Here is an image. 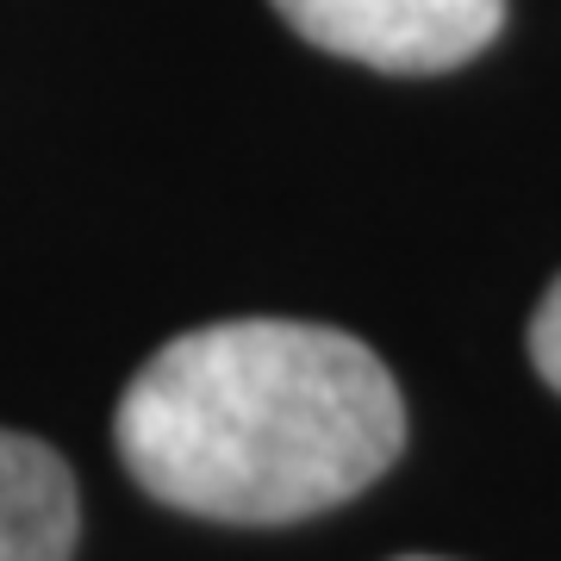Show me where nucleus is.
Segmentation results:
<instances>
[{"label": "nucleus", "instance_id": "nucleus-4", "mask_svg": "<svg viewBox=\"0 0 561 561\" xmlns=\"http://www.w3.org/2000/svg\"><path fill=\"white\" fill-rule=\"evenodd\" d=\"M530 362H537V375L561 393V275L556 287L542 294L537 319H530Z\"/></svg>", "mask_w": 561, "mask_h": 561}, {"label": "nucleus", "instance_id": "nucleus-1", "mask_svg": "<svg viewBox=\"0 0 561 561\" xmlns=\"http://www.w3.org/2000/svg\"><path fill=\"white\" fill-rule=\"evenodd\" d=\"M150 500L219 524H294L356 500L393 468L405 400L350 331L225 319L144 362L113 419Z\"/></svg>", "mask_w": 561, "mask_h": 561}, {"label": "nucleus", "instance_id": "nucleus-5", "mask_svg": "<svg viewBox=\"0 0 561 561\" xmlns=\"http://www.w3.org/2000/svg\"><path fill=\"white\" fill-rule=\"evenodd\" d=\"M412 561H419V556H412Z\"/></svg>", "mask_w": 561, "mask_h": 561}, {"label": "nucleus", "instance_id": "nucleus-3", "mask_svg": "<svg viewBox=\"0 0 561 561\" xmlns=\"http://www.w3.org/2000/svg\"><path fill=\"white\" fill-rule=\"evenodd\" d=\"M76 474L38 437L0 431V561H69L76 556Z\"/></svg>", "mask_w": 561, "mask_h": 561}, {"label": "nucleus", "instance_id": "nucleus-2", "mask_svg": "<svg viewBox=\"0 0 561 561\" xmlns=\"http://www.w3.org/2000/svg\"><path fill=\"white\" fill-rule=\"evenodd\" d=\"M275 13L331 57L437 76L500 38L505 0H275Z\"/></svg>", "mask_w": 561, "mask_h": 561}]
</instances>
